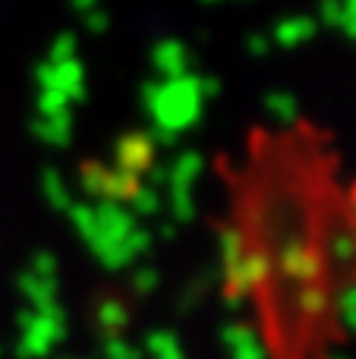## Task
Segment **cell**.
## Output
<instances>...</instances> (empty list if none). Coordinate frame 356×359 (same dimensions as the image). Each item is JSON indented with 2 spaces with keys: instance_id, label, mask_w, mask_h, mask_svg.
I'll use <instances>...</instances> for the list:
<instances>
[{
  "instance_id": "cell-15",
  "label": "cell",
  "mask_w": 356,
  "mask_h": 359,
  "mask_svg": "<svg viewBox=\"0 0 356 359\" xmlns=\"http://www.w3.org/2000/svg\"><path fill=\"white\" fill-rule=\"evenodd\" d=\"M88 22H92V29H95V32H101V29H104V25H107V19L101 16V13H95V16L88 19Z\"/></svg>"
},
{
  "instance_id": "cell-18",
  "label": "cell",
  "mask_w": 356,
  "mask_h": 359,
  "mask_svg": "<svg viewBox=\"0 0 356 359\" xmlns=\"http://www.w3.org/2000/svg\"><path fill=\"white\" fill-rule=\"evenodd\" d=\"M202 4H221V0H202Z\"/></svg>"
},
{
  "instance_id": "cell-7",
  "label": "cell",
  "mask_w": 356,
  "mask_h": 359,
  "mask_svg": "<svg viewBox=\"0 0 356 359\" xmlns=\"http://www.w3.org/2000/svg\"><path fill=\"white\" fill-rule=\"evenodd\" d=\"M265 111H268V117L275 120V123L287 126L300 117V101L290 92H271V95H265Z\"/></svg>"
},
{
  "instance_id": "cell-10",
  "label": "cell",
  "mask_w": 356,
  "mask_h": 359,
  "mask_svg": "<svg viewBox=\"0 0 356 359\" xmlns=\"http://www.w3.org/2000/svg\"><path fill=\"white\" fill-rule=\"evenodd\" d=\"M243 236L237 233V230H221V265H233V262L243 255Z\"/></svg>"
},
{
  "instance_id": "cell-12",
  "label": "cell",
  "mask_w": 356,
  "mask_h": 359,
  "mask_svg": "<svg viewBox=\"0 0 356 359\" xmlns=\"http://www.w3.org/2000/svg\"><path fill=\"white\" fill-rule=\"evenodd\" d=\"M268 48H271V41L265 35H249V54H268Z\"/></svg>"
},
{
  "instance_id": "cell-8",
  "label": "cell",
  "mask_w": 356,
  "mask_h": 359,
  "mask_svg": "<svg viewBox=\"0 0 356 359\" xmlns=\"http://www.w3.org/2000/svg\"><path fill=\"white\" fill-rule=\"evenodd\" d=\"M325 252H328V259L338 262V265H350V262H356V236L350 230H334V233L328 236Z\"/></svg>"
},
{
  "instance_id": "cell-6",
  "label": "cell",
  "mask_w": 356,
  "mask_h": 359,
  "mask_svg": "<svg viewBox=\"0 0 356 359\" xmlns=\"http://www.w3.org/2000/svg\"><path fill=\"white\" fill-rule=\"evenodd\" d=\"M130 211H132V217H155L158 211H161V205H164V198H161V189L158 186H151V183H139L136 186V192H132L130 198Z\"/></svg>"
},
{
  "instance_id": "cell-5",
  "label": "cell",
  "mask_w": 356,
  "mask_h": 359,
  "mask_svg": "<svg viewBox=\"0 0 356 359\" xmlns=\"http://www.w3.org/2000/svg\"><path fill=\"white\" fill-rule=\"evenodd\" d=\"M205 161H202L199 151H183L174 164L167 168V189H193V183L202 177Z\"/></svg>"
},
{
  "instance_id": "cell-1",
  "label": "cell",
  "mask_w": 356,
  "mask_h": 359,
  "mask_svg": "<svg viewBox=\"0 0 356 359\" xmlns=\"http://www.w3.org/2000/svg\"><path fill=\"white\" fill-rule=\"evenodd\" d=\"M142 104L149 111L151 123V142H174L177 133L196 126L202 117V98L199 92V76L186 73L180 79H158L142 86Z\"/></svg>"
},
{
  "instance_id": "cell-11",
  "label": "cell",
  "mask_w": 356,
  "mask_h": 359,
  "mask_svg": "<svg viewBox=\"0 0 356 359\" xmlns=\"http://www.w3.org/2000/svg\"><path fill=\"white\" fill-rule=\"evenodd\" d=\"M319 19L325 25H341V0H322L319 4Z\"/></svg>"
},
{
  "instance_id": "cell-17",
  "label": "cell",
  "mask_w": 356,
  "mask_h": 359,
  "mask_svg": "<svg viewBox=\"0 0 356 359\" xmlns=\"http://www.w3.org/2000/svg\"><path fill=\"white\" fill-rule=\"evenodd\" d=\"M76 4H79V6H92L95 0H76Z\"/></svg>"
},
{
  "instance_id": "cell-16",
  "label": "cell",
  "mask_w": 356,
  "mask_h": 359,
  "mask_svg": "<svg viewBox=\"0 0 356 359\" xmlns=\"http://www.w3.org/2000/svg\"><path fill=\"white\" fill-rule=\"evenodd\" d=\"M341 29L347 32V38H353V41H356V22H344V25H341Z\"/></svg>"
},
{
  "instance_id": "cell-2",
  "label": "cell",
  "mask_w": 356,
  "mask_h": 359,
  "mask_svg": "<svg viewBox=\"0 0 356 359\" xmlns=\"http://www.w3.org/2000/svg\"><path fill=\"white\" fill-rule=\"evenodd\" d=\"M151 63H155L158 76L161 79H180V76L193 73V57H189L186 44L183 41H174V38H164V41L155 44L151 50Z\"/></svg>"
},
{
  "instance_id": "cell-14",
  "label": "cell",
  "mask_w": 356,
  "mask_h": 359,
  "mask_svg": "<svg viewBox=\"0 0 356 359\" xmlns=\"http://www.w3.org/2000/svg\"><path fill=\"white\" fill-rule=\"evenodd\" d=\"M136 280H139V287H151L155 284V271H151V268H142V271L136 274Z\"/></svg>"
},
{
  "instance_id": "cell-13",
  "label": "cell",
  "mask_w": 356,
  "mask_h": 359,
  "mask_svg": "<svg viewBox=\"0 0 356 359\" xmlns=\"http://www.w3.org/2000/svg\"><path fill=\"white\" fill-rule=\"evenodd\" d=\"M356 22V0H341V25Z\"/></svg>"
},
{
  "instance_id": "cell-9",
  "label": "cell",
  "mask_w": 356,
  "mask_h": 359,
  "mask_svg": "<svg viewBox=\"0 0 356 359\" xmlns=\"http://www.w3.org/2000/svg\"><path fill=\"white\" fill-rule=\"evenodd\" d=\"M167 208H170V215H174L177 224H189L196 217V196H193V189H170Z\"/></svg>"
},
{
  "instance_id": "cell-4",
  "label": "cell",
  "mask_w": 356,
  "mask_h": 359,
  "mask_svg": "<svg viewBox=\"0 0 356 359\" xmlns=\"http://www.w3.org/2000/svg\"><path fill=\"white\" fill-rule=\"evenodd\" d=\"M315 32H319V22L313 16H290V19H281L275 25V44L278 48H300V44L313 41Z\"/></svg>"
},
{
  "instance_id": "cell-3",
  "label": "cell",
  "mask_w": 356,
  "mask_h": 359,
  "mask_svg": "<svg viewBox=\"0 0 356 359\" xmlns=\"http://www.w3.org/2000/svg\"><path fill=\"white\" fill-rule=\"evenodd\" d=\"M151 149H155L151 136H142V133H139V136L120 139V145H117V168L120 170H130V174L139 177V170L149 168Z\"/></svg>"
}]
</instances>
